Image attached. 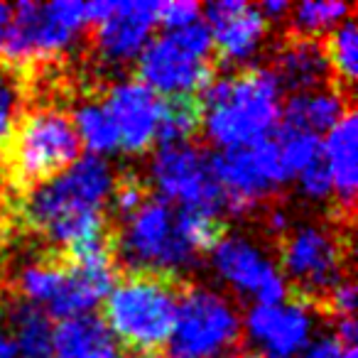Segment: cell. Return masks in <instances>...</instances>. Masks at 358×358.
I'll return each instance as SVG.
<instances>
[{
	"instance_id": "obj_1",
	"label": "cell",
	"mask_w": 358,
	"mask_h": 358,
	"mask_svg": "<svg viewBox=\"0 0 358 358\" xmlns=\"http://www.w3.org/2000/svg\"><path fill=\"white\" fill-rule=\"evenodd\" d=\"M280 86L270 66H248L226 79H214L201 94L204 130L221 150L265 140L280 125Z\"/></svg>"
},
{
	"instance_id": "obj_2",
	"label": "cell",
	"mask_w": 358,
	"mask_h": 358,
	"mask_svg": "<svg viewBox=\"0 0 358 358\" xmlns=\"http://www.w3.org/2000/svg\"><path fill=\"white\" fill-rule=\"evenodd\" d=\"M182 292L174 275L128 270L106 294L103 324L130 351L157 353L169 341Z\"/></svg>"
},
{
	"instance_id": "obj_3",
	"label": "cell",
	"mask_w": 358,
	"mask_h": 358,
	"mask_svg": "<svg viewBox=\"0 0 358 358\" xmlns=\"http://www.w3.org/2000/svg\"><path fill=\"white\" fill-rule=\"evenodd\" d=\"M81 140L74 120L59 108H37L22 115L8 143L6 172L20 192L45 185L79 159Z\"/></svg>"
},
{
	"instance_id": "obj_4",
	"label": "cell",
	"mask_w": 358,
	"mask_h": 358,
	"mask_svg": "<svg viewBox=\"0 0 358 358\" xmlns=\"http://www.w3.org/2000/svg\"><path fill=\"white\" fill-rule=\"evenodd\" d=\"M113 185L110 164L99 155H86L55 179L27 192L22 219L32 231L47 236L69 221L106 214L103 206L110 199Z\"/></svg>"
},
{
	"instance_id": "obj_5",
	"label": "cell",
	"mask_w": 358,
	"mask_h": 358,
	"mask_svg": "<svg viewBox=\"0 0 358 358\" xmlns=\"http://www.w3.org/2000/svg\"><path fill=\"white\" fill-rule=\"evenodd\" d=\"M113 255L123 258L128 270L179 278V270L194 263L196 253L187 241L179 211L162 196H150L130 219L113 231Z\"/></svg>"
},
{
	"instance_id": "obj_6",
	"label": "cell",
	"mask_w": 358,
	"mask_h": 358,
	"mask_svg": "<svg viewBox=\"0 0 358 358\" xmlns=\"http://www.w3.org/2000/svg\"><path fill=\"white\" fill-rule=\"evenodd\" d=\"M86 25L84 3H17L13 6L10 27L0 40V62L22 71L30 62L62 55Z\"/></svg>"
},
{
	"instance_id": "obj_7",
	"label": "cell",
	"mask_w": 358,
	"mask_h": 358,
	"mask_svg": "<svg viewBox=\"0 0 358 358\" xmlns=\"http://www.w3.org/2000/svg\"><path fill=\"white\" fill-rule=\"evenodd\" d=\"M241 336V319L229 299L209 287L182 292L164 346L167 358H219Z\"/></svg>"
},
{
	"instance_id": "obj_8",
	"label": "cell",
	"mask_w": 358,
	"mask_h": 358,
	"mask_svg": "<svg viewBox=\"0 0 358 358\" xmlns=\"http://www.w3.org/2000/svg\"><path fill=\"white\" fill-rule=\"evenodd\" d=\"M211 172L226 194V211L236 216L258 209L289 179L275 138L211 155Z\"/></svg>"
},
{
	"instance_id": "obj_9",
	"label": "cell",
	"mask_w": 358,
	"mask_h": 358,
	"mask_svg": "<svg viewBox=\"0 0 358 358\" xmlns=\"http://www.w3.org/2000/svg\"><path fill=\"white\" fill-rule=\"evenodd\" d=\"M152 182L164 201L187 211L216 216L226 211V194L211 172V155L199 145H162L152 159Z\"/></svg>"
},
{
	"instance_id": "obj_10",
	"label": "cell",
	"mask_w": 358,
	"mask_h": 358,
	"mask_svg": "<svg viewBox=\"0 0 358 358\" xmlns=\"http://www.w3.org/2000/svg\"><path fill=\"white\" fill-rule=\"evenodd\" d=\"M280 255H282L280 273L282 278L287 275L292 282L294 299L312 307L314 299H324L341 282L348 250L343 248L336 234H329L317 226H302L280 238Z\"/></svg>"
},
{
	"instance_id": "obj_11",
	"label": "cell",
	"mask_w": 358,
	"mask_h": 358,
	"mask_svg": "<svg viewBox=\"0 0 358 358\" xmlns=\"http://www.w3.org/2000/svg\"><path fill=\"white\" fill-rule=\"evenodd\" d=\"M216 79L214 59H201L187 52L172 35L150 40L138 57V81L159 99L201 96Z\"/></svg>"
},
{
	"instance_id": "obj_12",
	"label": "cell",
	"mask_w": 358,
	"mask_h": 358,
	"mask_svg": "<svg viewBox=\"0 0 358 358\" xmlns=\"http://www.w3.org/2000/svg\"><path fill=\"white\" fill-rule=\"evenodd\" d=\"M211 260L221 278L234 285L238 292H245L258 299V304L273 307L285 304L289 297V285L282 273L255 248L250 241L238 236H224L214 250Z\"/></svg>"
},
{
	"instance_id": "obj_13",
	"label": "cell",
	"mask_w": 358,
	"mask_h": 358,
	"mask_svg": "<svg viewBox=\"0 0 358 358\" xmlns=\"http://www.w3.org/2000/svg\"><path fill=\"white\" fill-rule=\"evenodd\" d=\"M106 110L118 130L120 150L130 155L148 152L157 143V128L162 118V99L143 86L138 79L110 86L106 96Z\"/></svg>"
},
{
	"instance_id": "obj_14",
	"label": "cell",
	"mask_w": 358,
	"mask_h": 358,
	"mask_svg": "<svg viewBox=\"0 0 358 358\" xmlns=\"http://www.w3.org/2000/svg\"><path fill=\"white\" fill-rule=\"evenodd\" d=\"M250 341L258 353L253 358H294L309 341L312 314L297 299L285 304H255L245 317Z\"/></svg>"
},
{
	"instance_id": "obj_15",
	"label": "cell",
	"mask_w": 358,
	"mask_h": 358,
	"mask_svg": "<svg viewBox=\"0 0 358 358\" xmlns=\"http://www.w3.org/2000/svg\"><path fill=\"white\" fill-rule=\"evenodd\" d=\"M157 25V3L155 0H113V10L103 22L94 25L96 55L103 62L138 59L148 47L150 35Z\"/></svg>"
},
{
	"instance_id": "obj_16",
	"label": "cell",
	"mask_w": 358,
	"mask_h": 358,
	"mask_svg": "<svg viewBox=\"0 0 358 358\" xmlns=\"http://www.w3.org/2000/svg\"><path fill=\"white\" fill-rule=\"evenodd\" d=\"M206 27L214 42V55L224 62H245L258 52L270 22L258 6L243 0H216L206 6Z\"/></svg>"
},
{
	"instance_id": "obj_17",
	"label": "cell",
	"mask_w": 358,
	"mask_h": 358,
	"mask_svg": "<svg viewBox=\"0 0 358 358\" xmlns=\"http://www.w3.org/2000/svg\"><path fill=\"white\" fill-rule=\"evenodd\" d=\"M270 71L278 76L282 89L292 91V96L319 89H334L324 47L317 37L292 35V40H287L280 47Z\"/></svg>"
},
{
	"instance_id": "obj_18",
	"label": "cell",
	"mask_w": 358,
	"mask_h": 358,
	"mask_svg": "<svg viewBox=\"0 0 358 358\" xmlns=\"http://www.w3.org/2000/svg\"><path fill=\"white\" fill-rule=\"evenodd\" d=\"M322 157L331 177V192L338 199V211L351 221L356 206V110H348L331 130L322 145Z\"/></svg>"
},
{
	"instance_id": "obj_19",
	"label": "cell",
	"mask_w": 358,
	"mask_h": 358,
	"mask_svg": "<svg viewBox=\"0 0 358 358\" xmlns=\"http://www.w3.org/2000/svg\"><path fill=\"white\" fill-rule=\"evenodd\" d=\"M353 110V99L338 89H319L294 94L280 113V125L304 133H327L343 115Z\"/></svg>"
},
{
	"instance_id": "obj_20",
	"label": "cell",
	"mask_w": 358,
	"mask_h": 358,
	"mask_svg": "<svg viewBox=\"0 0 358 358\" xmlns=\"http://www.w3.org/2000/svg\"><path fill=\"white\" fill-rule=\"evenodd\" d=\"M52 358H120V346L103 319L84 314L55 327Z\"/></svg>"
},
{
	"instance_id": "obj_21",
	"label": "cell",
	"mask_w": 358,
	"mask_h": 358,
	"mask_svg": "<svg viewBox=\"0 0 358 358\" xmlns=\"http://www.w3.org/2000/svg\"><path fill=\"white\" fill-rule=\"evenodd\" d=\"M13 331H15L17 356L20 358H52V336H55V327H52L50 314L42 307L30 302H20L13 307Z\"/></svg>"
},
{
	"instance_id": "obj_22",
	"label": "cell",
	"mask_w": 358,
	"mask_h": 358,
	"mask_svg": "<svg viewBox=\"0 0 358 358\" xmlns=\"http://www.w3.org/2000/svg\"><path fill=\"white\" fill-rule=\"evenodd\" d=\"M204 125V106L201 96H172L162 99V118L157 128V143L182 145L192 143Z\"/></svg>"
},
{
	"instance_id": "obj_23",
	"label": "cell",
	"mask_w": 358,
	"mask_h": 358,
	"mask_svg": "<svg viewBox=\"0 0 358 358\" xmlns=\"http://www.w3.org/2000/svg\"><path fill=\"white\" fill-rule=\"evenodd\" d=\"M324 57H327L329 74L334 79V89L351 94V86L356 81L358 74V35H356V22L353 17H348L346 22H341L338 27H334L329 32L327 42H322Z\"/></svg>"
},
{
	"instance_id": "obj_24",
	"label": "cell",
	"mask_w": 358,
	"mask_h": 358,
	"mask_svg": "<svg viewBox=\"0 0 358 358\" xmlns=\"http://www.w3.org/2000/svg\"><path fill=\"white\" fill-rule=\"evenodd\" d=\"M74 128L79 140L91 150V155H106L113 152V150H120L118 143V130H115L113 120H110L108 110H106L103 103H96V101H89V103L79 106L74 110Z\"/></svg>"
},
{
	"instance_id": "obj_25",
	"label": "cell",
	"mask_w": 358,
	"mask_h": 358,
	"mask_svg": "<svg viewBox=\"0 0 358 358\" xmlns=\"http://www.w3.org/2000/svg\"><path fill=\"white\" fill-rule=\"evenodd\" d=\"M353 17L351 3H299L289 8V25L294 37H317L331 32L341 22Z\"/></svg>"
},
{
	"instance_id": "obj_26",
	"label": "cell",
	"mask_w": 358,
	"mask_h": 358,
	"mask_svg": "<svg viewBox=\"0 0 358 358\" xmlns=\"http://www.w3.org/2000/svg\"><path fill=\"white\" fill-rule=\"evenodd\" d=\"M64 273H66V263L59 253L27 265L20 273V278H17V285H20V292L25 297V302L37 304V307L45 309L52 302V297L59 292Z\"/></svg>"
},
{
	"instance_id": "obj_27",
	"label": "cell",
	"mask_w": 358,
	"mask_h": 358,
	"mask_svg": "<svg viewBox=\"0 0 358 358\" xmlns=\"http://www.w3.org/2000/svg\"><path fill=\"white\" fill-rule=\"evenodd\" d=\"M22 115H25V79H22V71L0 62V157L6 152Z\"/></svg>"
},
{
	"instance_id": "obj_28",
	"label": "cell",
	"mask_w": 358,
	"mask_h": 358,
	"mask_svg": "<svg viewBox=\"0 0 358 358\" xmlns=\"http://www.w3.org/2000/svg\"><path fill=\"white\" fill-rule=\"evenodd\" d=\"M275 143H278L287 177H297L302 169H307L309 164L322 157V140H319V135L304 133V130H292L285 128V125H278Z\"/></svg>"
},
{
	"instance_id": "obj_29",
	"label": "cell",
	"mask_w": 358,
	"mask_h": 358,
	"mask_svg": "<svg viewBox=\"0 0 358 358\" xmlns=\"http://www.w3.org/2000/svg\"><path fill=\"white\" fill-rule=\"evenodd\" d=\"M148 199H150L148 187H145L138 177H125L113 185V192H110L108 201H110V206H113L115 219L123 224V221L130 219Z\"/></svg>"
},
{
	"instance_id": "obj_30",
	"label": "cell",
	"mask_w": 358,
	"mask_h": 358,
	"mask_svg": "<svg viewBox=\"0 0 358 358\" xmlns=\"http://www.w3.org/2000/svg\"><path fill=\"white\" fill-rule=\"evenodd\" d=\"M201 15V8L192 0H172V3H157V25L167 32L187 27L196 22Z\"/></svg>"
},
{
	"instance_id": "obj_31",
	"label": "cell",
	"mask_w": 358,
	"mask_h": 358,
	"mask_svg": "<svg viewBox=\"0 0 358 358\" xmlns=\"http://www.w3.org/2000/svg\"><path fill=\"white\" fill-rule=\"evenodd\" d=\"M297 177H299V187H302V192L309 199H327L331 194V177H329L324 157H319L307 169H302Z\"/></svg>"
},
{
	"instance_id": "obj_32",
	"label": "cell",
	"mask_w": 358,
	"mask_h": 358,
	"mask_svg": "<svg viewBox=\"0 0 358 358\" xmlns=\"http://www.w3.org/2000/svg\"><path fill=\"white\" fill-rule=\"evenodd\" d=\"M324 302H327L329 312L336 314L338 319L353 317V312H356V285H353V280H341V282L324 297Z\"/></svg>"
},
{
	"instance_id": "obj_33",
	"label": "cell",
	"mask_w": 358,
	"mask_h": 358,
	"mask_svg": "<svg viewBox=\"0 0 358 358\" xmlns=\"http://www.w3.org/2000/svg\"><path fill=\"white\" fill-rule=\"evenodd\" d=\"M343 353H346V346L336 336H329L312 343L302 358H343Z\"/></svg>"
},
{
	"instance_id": "obj_34",
	"label": "cell",
	"mask_w": 358,
	"mask_h": 358,
	"mask_svg": "<svg viewBox=\"0 0 358 358\" xmlns=\"http://www.w3.org/2000/svg\"><path fill=\"white\" fill-rule=\"evenodd\" d=\"M258 8H260V13H263L265 20L273 22V20H287L292 3H285V0H265V3H260Z\"/></svg>"
},
{
	"instance_id": "obj_35",
	"label": "cell",
	"mask_w": 358,
	"mask_h": 358,
	"mask_svg": "<svg viewBox=\"0 0 358 358\" xmlns=\"http://www.w3.org/2000/svg\"><path fill=\"white\" fill-rule=\"evenodd\" d=\"M0 358H17V348L8 334L0 331Z\"/></svg>"
},
{
	"instance_id": "obj_36",
	"label": "cell",
	"mask_w": 358,
	"mask_h": 358,
	"mask_svg": "<svg viewBox=\"0 0 358 358\" xmlns=\"http://www.w3.org/2000/svg\"><path fill=\"white\" fill-rule=\"evenodd\" d=\"M10 20H13V6L0 3V40L6 37L8 27H10Z\"/></svg>"
},
{
	"instance_id": "obj_37",
	"label": "cell",
	"mask_w": 358,
	"mask_h": 358,
	"mask_svg": "<svg viewBox=\"0 0 358 358\" xmlns=\"http://www.w3.org/2000/svg\"><path fill=\"white\" fill-rule=\"evenodd\" d=\"M219 358H253V353H224Z\"/></svg>"
},
{
	"instance_id": "obj_38",
	"label": "cell",
	"mask_w": 358,
	"mask_h": 358,
	"mask_svg": "<svg viewBox=\"0 0 358 358\" xmlns=\"http://www.w3.org/2000/svg\"><path fill=\"white\" fill-rule=\"evenodd\" d=\"M343 358H356V348H346V353H343Z\"/></svg>"
}]
</instances>
